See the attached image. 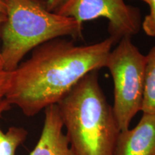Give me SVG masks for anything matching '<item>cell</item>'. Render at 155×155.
Masks as SVG:
<instances>
[{"mask_svg":"<svg viewBox=\"0 0 155 155\" xmlns=\"http://www.w3.org/2000/svg\"><path fill=\"white\" fill-rule=\"evenodd\" d=\"M7 18V15L3 13H0V35H1V29L3 23L5 22ZM2 52H1V47H0V67L2 68Z\"/></svg>","mask_w":155,"mask_h":155,"instance_id":"obj_13","label":"cell"},{"mask_svg":"<svg viewBox=\"0 0 155 155\" xmlns=\"http://www.w3.org/2000/svg\"><path fill=\"white\" fill-rule=\"evenodd\" d=\"M0 13H7V0H0Z\"/></svg>","mask_w":155,"mask_h":155,"instance_id":"obj_14","label":"cell"},{"mask_svg":"<svg viewBox=\"0 0 155 155\" xmlns=\"http://www.w3.org/2000/svg\"><path fill=\"white\" fill-rule=\"evenodd\" d=\"M12 78V72H8L0 67V99L5 98L8 91Z\"/></svg>","mask_w":155,"mask_h":155,"instance_id":"obj_11","label":"cell"},{"mask_svg":"<svg viewBox=\"0 0 155 155\" xmlns=\"http://www.w3.org/2000/svg\"><path fill=\"white\" fill-rule=\"evenodd\" d=\"M146 55L124 38L108 54L105 68L114 81V116L120 131L129 129L131 120L141 111L144 96Z\"/></svg>","mask_w":155,"mask_h":155,"instance_id":"obj_4","label":"cell"},{"mask_svg":"<svg viewBox=\"0 0 155 155\" xmlns=\"http://www.w3.org/2000/svg\"><path fill=\"white\" fill-rule=\"evenodd\" d=\"M148 5L150 13L142 21L141 28L147 35L155 38V0H150Z\"/></svg>","mask_w":155,"mask_h":155,"instance_id":"obj_10","label":"cell"},{"mask_svg":"<svg viewBox=\"0 0 155 155\" xmlns=\"http://www.w3.org/2000/svg\"><path fill=\"white\" fill-rule=\"evenodd\" d=\"M114 43L111 37L84 45L64 38L45 42L13 71L5 98L24 115L35 116L61 101L88 73L105 68Z\"/></svg>","mask_w":155,"mask_h":155,"instance_id":"obj_1","label":"cell"},{"mask_svg":"<svg viewBox=\"0 0 155 155\" xmlns=\"http://www.w3.org/2000/svg\"><path fill=\"white\" fill-rule=\"evenodd\" d=\"M98 72L85 75L57 104L74 155H114L121 131Z\"/></svg>","mask_w":155,"mask_h":155,"instance_id":"obj_2","label":"cell"},{"mask_svg":"<svg viewBox=\"0 0 155 155\" xmlns=\"http://www.w3.org/2000/svg\"><path fill=\"white\" fill-rule=\"evenodd\" d=\"M0 38L2 68L13 72L29 52L58 38L82 40L83 25L48 10L42 0H7Z\"/></svg>","mask_w":155,"mask_h":155,"instance_id":"obj_3","label":"cell"},{"mask_svg":"<svg viewBox=\"0 0 155 155\" xmlns=\"http://www.w3.org/2000/svg\"><path fill=\"white\" fill-rule=\"evenodd\" d=\"M67 0H45V5L48 10L55 12Z\"/></svg>","mask_w":155,"mask_h":155,"instance_id":"obj_12","label":"cell"},{"mask_svg":"<svg viewBox=\"0 0 155 155\" xmlns=\"http://www.w3.org/2000/svg\"><path fill=\"white\" fill-rule=\"evenodd\" d=\"M114 155H155V114L143 113L135 127L120 131Z\"/></svg>","mask_w":155,"mask_h":155,"instance_id":"obj_6","label":"cell"},{"mask_svg":"<svg viewBox=\"0 0 155 155\" xmlns=\"http://www.w3.org/2000/svg\"><path fill=\"white\" fill-rule=\"evenodd\" d=\"M141 1L144 2H145L146 4H147V5H149V3H150V0H141Z\"/></svg>","mask_w":155,"mask_h":155,"instance_id":"obj_15","label":"cell"},{"mask_svg":"<svg viewBox=\"0 0 155 155\" xmlns=\"http://www.w3.org/2000/svg\"><path fill=\"white\" fill-rule=\"evenodd\" d=\"M55 13L75 19L80 24L100 17L108 21V32L114 41L131 38L141 28L140 9L124 0H67Z\"/></svg>","mask_w":155,"mask_h":155,"instance_id":"obj_5","label":"cell"},{"mask_svg":"<svg viewBox=\"0 0 155 155\" xmlns=\"http://www.w3.org/2000/svg\"><path fill=\"white\" fill-rule=\"evenodd\" d=\"M10 108V104L5 98L0 99V120ZM28 134V131L23 127L13 126L4 131L0 125V155H16L17 150L26 140Z\"/></svg>","mask_w":155,"mask_h":155,"instance_id":"obj_8","label":"cell"},{"mask_svg":"<svg viewBox=\"0 0 155 155\" xmlns=\"http://www.w3.org/2000/svg\"><path fill=\"white\" fill-rule=\"evenodd\" d=\"M57 104L45 109L41 134L30 155H74L70 147Z\"/></svg>","mask_w":155,"mask_h":155,"instance_id":"obj_7","label":"cell"},{"mask_svg":"<svg viewBox=\"0 0 155 155\" xmlns=\"http://www.w3.org/2000/svg\"><path fill=\"white\" fill-rule=\"evenodd\" d=\"M141 111L155 114V46L146 55L144 89Z\"/></svg>","mask_w":155,"mask_h":155,"instance_id":"obj_9","label":"cell"}]
</instances>
